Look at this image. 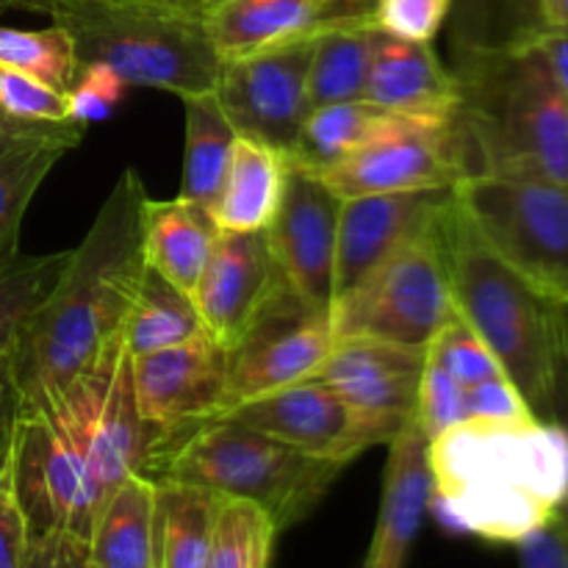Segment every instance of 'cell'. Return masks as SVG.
Returning <instances> with one entry per match:
<instances>
[{
    "label": "cell",
    "mask_w": 568,
    "mask_h": 568,
    "mask_svg": "<svg viewBox=\"0 0 568 568\" xmlns=\"http://www.w3.org/2000/svg\"><path fill=\"white\" fill-rule=\"evenodd\" d=\"M144 192L136 170H122L92 227L67 261L53 288L31 311L9 349L20 408H33L92 369L125 336L144 261Z\"/></svg>",
    "instance_id": "cell-1"
},
{
    "label": "cell",
    "mask_w": 568,
    "mask_h": 568,
    "mask_svg": "<svg viewBox=\"0 0 568 568\" xmlns=\"http://www.w3.org/2000/svg\"><path fill=\"white\" fill-rule=\"evenodd\" d=\"M430 505L453 532L519 544L558 516L568 444L552 422L466 419L427 442Z\"/></svg>",
    "instance_id": "cell-2"
},
{
    "label": "cell",
    "mask_w": 568,
    "mask_h": 568,
    "mask_svg": "<svg viewBox=\"0 0 568 568\" xmlns=\"http://www.w3.org/2000/svg\"><path fill=\"white\" fill-rule=\"evenodd\" d=\"M458 122L469 175L541 178L568 186V103L536 44L466 55Z\"/></svg>",
    "instance_id": "cell-3"
},
{
    "label": "cell",
    "mask_w": 568,
    "mask_h": 568,
    "mask_svg": "<svg viewBox=\"0 0 568 568\" xmlns=\"http://www.w3.org/2000/svg\"><path fill=\"white\" fill-rule=\"evenodd\" d=\"M444 258L455 311L486 342L532 414L549 422L560 305L510 270L483 242L458 203L444 222Z\"/></svg>",
    "instance_id": "cell-4"
},
{
    "label": "cell",
    "mask_w": 568,
    "mask_h": 568,
    "mask_svg": "<svg viewBox=\"0 0 568 568\" xmlns=\"http://www.w3.org/2000/svg\"><path fill=\"white\" fill-rule=\"evenodd\" d=\"M50 17L72 37L78 67L109 64L128 87L178 98L214 92L222 59L200 3L67 0Z\"/></svg>",
    "instance_id": "cell-5"
},
{
    "label": "cell",
    "mask_w": 568,
    "mask_h": 568,
    "mask_svg": "<svg viewBox=\"0 0 568 568\" xmlns=\"http://www.w3.org/2000/svg\"><path fill=\"white\" fill-rule=\"evenodd\" d=\"M342 471L344 466L253 427L214 419L178 442L150 480H181L227 499H247L272 516L277 530H288L322 503Z\"/></svg>",
    "instance_id": "cell-6"
},
{
    "label": "cell",
    "mask_w": 568,
    "mask_h": 568,
    "mask_svg": "<svg viewBox=\"0 0 568 568\" xmlns=\"http://www.w3.org/2000/svg\"><path fill=\"white\" fill-rule=\"evenodd\" d=\"M455 203L510 270L555 305H568L566 183L477 172L455 183Z\"/></svg>",
    "instance_id": "cell-7"
},
{
    "label": "cell",
    "mask_w": 568,
    "mask_h": 568,
    "mask_svg": "<svg viewBox=\"0 0 568 568\" xmlns=\"http://www.w3.org/2000/svg\"><path fill=\"white\" fill-rule=\"evenodd\" d=\"M449 209L425 231L399 244L364 281L333 300L331 325L336 342L381 338L427 349L438 327L455 314L444 258V222Z\"/></svg>",
    "instance_id": "cell-8"
},
{
    "label": "cell",
    "mask_w": 568,
    "mask_h": 568,
    "mask_svg": "<svg viewBox=\"0 0 568 568\" xmlns=\"http://www.w3.org/2000/svg\"><path fill=\"white\" fill-rule=\"evenodd\" d=\"M131 372L136 408L150 438L144 469V477H150L178 442L222 416L227 405V353L203 333L175 347L131 355Z\"/></svg>",
    "instance_id": "cell-9"
},
{
    "label": "cell",
    "mask_w": 568,
    "mask_h": 568,
    "mask_svg": "<svg viewBox=\"0 0 568 568\" xmlns=\"http://www.w3.org/2000/svg\"><path fill=\"white\" fill-rule=\"evenodd\" d=\"M316 175L342 200L361 194L455 189L469 175L458 120L427 122L394 114L369 142Z\"/></svg>",
    "instance_id": "cell-10"
},
{
    "label": "cell",
    "mask_w": 568,
    "mask_h": 568,
    "mask_svg": "<svg viewBox=\"0 0 568 568\" xmlns=\"http://www.w3.org/2000/svg\"><path fill=\"white\" fill-rule=\"evenodd\" d=\"M192 297L205 333L227 358L272 316L303 305L283 281L266 231L216 233Z\"/></svg>",
    "instance_id": "cell-11"
},
{
    "label": "cell",
    "mask_w": 568,
    "mask_h": 568,
    "mask_svg": "<svg viewBox=\"0 0 568 568\" xmlns=\"http://www.w3.org/2000/svg\"><path fill=\"white\" fill-rule=\"evenodd\" d=\"M316 42V39H314ZM314 42L222 61L214 94L236 136L292 155L308 116V67Z\"/></svg>",
    "instance_id": "cell-12"
},
{
    "label": "cell",
    "mask_w": 568,
    "mask_h": 568,
    "mask_svg": "<svg viewBox=\"0 0 568 568\" xmlns=\"http://www.w3.org/2000/svg\"><path fill=\"white\" fill-rule=\"evenodd\" d=\"M338 211L342 197L314 170L288 161L281 209L266 239L283 281L308 311H331Z\"/></svg>",
    "instance_id": "cell-13"
},
{
    "label": "cell",
    "mask_w": 568,
    "mask_h": 568,
    "mask_svg": "<svg viewBox=\"0 0 568 568\" xmlns=\"http://www.w3.org/2000/svg\"><path fill=\"white\" fill-rule=\"evenodd\" d=\"M425 349L381 338H338L316 377L364 422L377 444H392L416 416Z\"/></svg>",
    "instance_id": "cell-14"
},
{
    "label": "cell",
    "mask_w": 568,
    "mask_h": 568,
    "mask_svg": "<svg viewBox=\"0 0 568 568\" xmlns=\"http://www.w3.org/2000/svg\"><path fill=\"white\" fill-rule=\"evenodd\" d=\"M220 419L253 427L288 447L333 460L344 469L366 449L377 447V438L372 436L369 427L322 377L244 399V403L231 405Z\"/></svg>",
    "instance_id": "cell-15"
},
{
    "label": "cell",
    "mask_w": 568,
    "mask_h": 568,
    "mask_svg": "<svg viewBox=\"0 0 568 568\" xmlns=\"http://www.w3.org/2000/svg\"><path fill=\"white\" fill-rule=\"evenodd\" d=\"M375 0H222L205 11L222 61L314 42L336 28L372 20Z\"/></svg>",
    "instance_id": "cell-16"
},
{
    "label": "cell",
    "mask_w": 568,
    "mask_h": 568,
    "mask_svg": "<svg viewBox=\"0 0 568 568\" xmlns=\"http://www.w3.org/2000/svg\"><path fill=\"white\" fill-rule=\"evenodd\" d=\"M331 311H308L305 305L283 311L258 327L242 349L227 358V405L281 392L311 381L333 353ZM222 410V414H225Z\"/></svg>",
    "instance_id": "cell-17"
},
{
    "label": "cell",
    "mask_w": 568,
    "mask_h": 568,
    "mask_svg": "<svg viewBox=\"0 0 568 568\" xmlns=\"http://www.w3.org/2000/svg\"><path fill=\"white\" fill-rule=\"evenodd\" d=\"M453 200L455 189L361 194L342 200L333 300L364 281L399 244L433 225L453 205Z\"/></svg>",
    "instance_id": "cell-18"
},
{
    "label": "cell",
    "mask_w": 568,
    "mask_h": 568,
    "mask_svg": "<svg viewBox=\"0 0 568 568\" xmlns=\"http://www.w3.org/2000/svg\"><path fill=\"white\" fill-rule=\"evenodd\" d=\"M364 100L408 120H458L460 81L430 42H410L381 33L372 59Z\"/></svg>",
    "instance_id": "cell-19"
},
{
    "label": "cell",
    "mask_w": 568,
    "mask_h": 568,
    "mask_svg": "<svg viewBox=\"0 0 568 568\" xmlns=\"http://www.w3.org/2000/svg\"><path fill=\"white\" fill-rule=\"evenodd\" d=\"M430 505L427 438L416 419L388 444L381 514L364 568H405Z\"/></svg>",
    "instance_id": "cell-20"
},
{
    "label": "cell",
    "mask_w": 568,
    "mask_h": 568,
    "mask_svg": "<svg viewBox=\"0 0 568 568\" xmlns=\"http://www.w3.org/2000/svg\"><path fill=\"white\" fill-rule=\"evenodd\" d=\"M78 122H33L0 133V272L17 261L22 216L55 164L83 142Z\"/></svg>",
    "instance_id": "cell-21"
},
{
    "label": "cell",
    "mask_w": 568,
    "mask_h": 568,
    "mask_svg": "<svg viewBox=\"0 0 568 568\" xmlns=\"http://www.w3.org/2000/svg\"><path fill=\"white\" fill-rule=\"evenodd\" d=\"M209 209L183 197L144 203V261L186 294H194L216 242Z\"/></svg>",
    "instance_id": "cell-22"
},
{
    "label": "cell",
    "mask_w": 568,
    "mask_h": 568,
    "mask_svg": "<svg viewBox=\"0 0 568 568\" xmlns=\"http://www.w3.org/2000/svg\"><path fill=\"white\" fill-rule=\"evenodd\" d=\"M288 159L270 144L236 136L220 197L211 205L220 231H270L286 189Z\"/></svg>",
    "instance_id": "cell-23"
},
{
    "label": "cell",
    "mask_w": 568,
    "mask_h": 568,
    "mask_svg": "<svg viewBox=\"0 0 568 568\" xmlns=\"http://www.w3.org/2000/svg\"><path fill=\"white\" fill-rule=\"evenodd\" d=\"M225 497L181 480H155L153 568H205L216 516Z\"/></svg>",
    "instance_id": "cell-24"
},
{
    "label": "cell",
    "mask_w": 568,
    "mask_h": 568,
    "mask_svg": "<svg viewBox=\"0 0 568 568\" xmlns=\"http://www.w3.org/2000/svg\"><path fill=\"white\" fill-rule=\"evenodd\" d=\"M153 488L144 475H131L100 510L89 538L94 568H153Z\"/></svg>",
    "instance_id": "cell-25"
},
{
    "label": "cell",
    "mask_w": 568,
    "mask_h": 568,
    "mask_svg": "<svg viewBox=\"0 0 568 568\" xmlns=\"http://www.w3.org/2000/svg\"><path fill=\"white\" fill-rule=\"evenodd\" d=\"M181 100L186 114V142H183V181L178 197L211 211L225 183L236 131L214 92L189 94Z\"/></svg>",
    "instance_id": "cell-26"
},
{
    "label": "cell",
    "mask_w": 568,
    "mask_h": 568,
    "mask_svg": "<svg viewBox=\"0 0 568 568\" xmlns=\"http://www.w3.org/2000/svg\"><path fill=\"white\" fill-rule=\"evenodd\" d=\"M447 26L453 64L466 55L519 48L549 28L541 0H453Z\"/></svg>",
    "instance_id": "cell-27"
},
{
    "label": "cell",
    "mask_w": 568,
    "mask_h": 568,
    "mask_svg": "<svg viewBox=\"0 0 568 568\" xmlns=\"http://www.w3.org/2000/svg\"><path fill=\"white\" fill-rule=\"evenodd\" d=\"M381 28L375 22L336 28L314 42L308 67V105H331L364 98Z\"/></svg>",
    "instance_id": "cell-28"
},
{
    "label": "cell",
    "mask_w": 568,
    "mask_h": 568,
    "mask_svg": "<svg viewBox=\"0 0 568 568\" xmlns=\"http://www.w3.org/2000/svg\"><path fill=\"white\" fill-rule=\"evenodd\" d=\"M203 333L205 327L192 294H186L148 266L125 322L128 353H155V349L175 347L189 338L203 336Z\"/></svg>",
    "instance_id": "cell-29"
},
{
    "label": "cell",
    "mask_w": 568,
    "mask_h": 568,
    "mask_svg": "<svg viewBox=\"0 0 568 568\" xmlns=\"http://www.w3.org/2000/svg\"><path fill=\"white\" fill-rule=\"evenodd\" d=\"M392 116L394 114L381 111L364 98L316 105L305 116L288 161L314 172L327 170L336 161H342L344 155L353 153L355 148L369 142Z\"/></svg>",
    "instance_id": "cell-30"
},
{
    "label": "cell",
    "mask_w": 568,
    "mask_h": 568,
    "mask_svg": "<svg viewBox=\"0 0 568 568\" xmlns=\"http://www.w3.org/2000/svg\"><path fill=\"white\" fill-rule=\"evenodd\" d=\"M0 67L26 72L59 92H70L78 78L75 44L55 22L39 31L0 26Z\"/></svg>",
    "instance_id": "cell-31"
},
{
    "label": "cell",
    "mask_w": 568,
    "mask_h": 568,
    "mask_svg": "<svg viewBox=\"0 0 568 568\" xmlns=\"http://www.w3.org/2000/svg\"><path fill=\"white\" fill-rule=\"evenodd\" d=\"M277 527L247 499H227L216 516L205 568H270Z\"/></svg>",
    "instance_id": "cell-32"
},
{
    "label": "cell",
    "mask_w": 568,
    "mask_h": 568,
    "mask_svg": "<svg viewBox=\"0 0 568 568\" xmlns=\"http://www.w3.org/2000/svg\"><path fill=\"white\" fill-rule=\"evenodd\" d=\"M67 253L42 255V258H20L0 272V355H6L20 333L22 322L31 316L53 288Z\"/></svg>",
    "instance_id": "cell-33"
},
{
    "label": "cell",
    "mask_w": 568,
    "mask_h": 568,
    "mask_svg": "<svg viewBox=\"0 0 568 568\" xmlns=\"http://www.w3.org/2000/svg\"><path fill=\"white\" fill-rule=\"evenodd\" d=\"M425 355L427 361L442 366L444 372H449L466 388L480 381H488V377L505 375L499 361L486 347V342L477 336L475 327L458 311L438 327V333L427 344Z\"/></svg>",
    "instance_id": "cell-34"
},
{
    "label": "cell",
    "mask_w": 568,
    "mask_h": 568,
    "mask_svg": "<svg viewBox=\"0 0 568 568\" xmlns=\"http://www.w3.org/2000/svg\"><path fill=\"white\" fill-rule=\"evenodd\" d=\"M414 419L427 442H433V438H438L442 433H447L449 427L469 419V408H466V386L455 381V377L449 375V372H444L438 364L427 361V355H425V369H422L419 399H416Z\"/></svg>",
    "instance_id": "cell-35"
},
{
    "label": "cell",
    "mask_w": 568,
    "mask_h": 568,
    "mask_svg": "<svg viewBox=\"0 0 568 568\" xmlns=\"http://www.w3.org/2000/svg\"><path fill=\"white\" fill-rule=\"evenodd\" d=\"M125 89L128 83L109 64H98V61L81 64L75 83L67 92V114L83 128L92 122H105L114 116L116 105L125 98Z\"/></svg>",
    "instance_id": "cell-36"
},
{
    "label": "cell",
    "mask_w": 568,
    "mask_h": 568,
    "mask_svg": "<svg viewBox=\"0 0 568 568\" xmlns=\"http://www.w3.org/2000/svg\"><path fill=\"white\" fill-rule=\"evenodd\" d=\"M0 105L20 122H67V92L0 67Z\"/></svg>",
    "instance_id": "cell-37"
},
{
    "label": "cell",
    "mask_w": 568,
    "mask_h": 568,
    "mask_svg": "<svg viewBox=\"0 0 568 568\" xmlns=\"http://www.w3.org/2000/svg\"><path fill=\"white\" fill-rule=\"evenodd\" d=\"M453 0H375L372 20L383 33L410 42H430L447 26Z\"/></svg>",
    "instance_id": "cell-38"
},
{
    "label": "cell",
    "mask_w": 568,
    "mask_h": 568,
    "mask_svg": "<svg viewBox=\"0 0 568 568\" xmlns=\"http://www.w3.org/2000/svg\"><path fill=\"white\" fill-rule=\"evenodd\" d=\"M469 419L483 422H532L538 419L508 375L488 377L466 388Z\"/></svg>",
    "instance_id": "cell-39"
},
{
    "label": "cell",
    "mask_w": 568,
    "mask_h": 568,
    "mask_svg": "<svg viewBox=\"0 0 568 568\" xmlns=\"http://www.w3.org/2000/svg\"><path fill=\"white\" fill-rule=\"evenodd\" d=\"M89 541L70 532H48V536L26 538L22 568H89Z\"/></svg>",
    "instance_id": "cell-40"
},
{
    "label": "cell",
    "mask_w": 568,
    "mask_h": 568,
    "mask_svg": "<svg viewBox=\"0 0 568 568\" xmlns=\"http://www.w3.org/2000/svg\"><path fill=\"white\" fill-rule=\"evenodd\" d=\"M549 422L564 430L568 444V305H560L558 308V331H555V383ZM558 521L568 536V488L564 503H560Z\"/></svg>",
    "instance_id": "cell-41"
},
{
    "label": "cell",
    "mask_w": 568,
    "mask_h": 568,
    "mask_svg": "<svg viewBox=\"0 0 568 568\" xmlns=\"http://www.w3.org/2000/svg\"><path fill=\"white\" fill-rule=\"evenodd\" d=\"M516 547H519V568H568V536L558 516Z\"/></svg>",
    "instance_id": "cell-42"
},
{
    "label": "cell",
    "mask_w": 568,
    "mask_h": 568,
    "mask_svg": "<svg viewBox=\"0 0 568 568\" xmlns=\"http://www.w3.org/2000/svg\"><path fill=\"white\" fill-rule=\"evenodd\" d=\"M26 538V521L11 494L9 475H3L0 480V568H22Z\"/></svg>",
    "instance_id": "cell-43"
},
{
    "label": "cell",
    "mask_w": 568,
    "mask_h": 568,
    "mask_svg": "<svg viewBox=\"0 0 568 568\" xmlns=\"http://www.w3.org/2000/svg\"><path fill=\"white\" fill-rule=\"evenodd\" d=\"M530 42L544 55L560 94H564V100L568 103V31L566 28H544Z\"/></svg>",
    "instance_id": "cell-44"
},
{
    "label": "cell",
    "mask_w": 568,
    "mask_h": 568,
    "mask_svg": "<svg viewBox=\"0 0 568 568\" xmlns=\"http://www.w3.org/2000/svg\"><path fill=\"white\" fill-rule=\"evenodd\" d=\"M17 410H20V397H17L14 377H11L9 353H6L0 355V433L9 430Z\"/></svg>",
    "instance_id": "cell-45"
},
{
    "label": "cell",
    "mask_w": 568,
    "mask_h": 568,
    "mask_svg": "<svg viewBox=\"0 0 568 568\" xmlns=\"http://www.w3.org/2000/svg\"><path fill=\"white\" fill-rule=\"evenodd\" d=\"M61 3H67V0H0V11L22 9V11H42V14L50 17V11Z\"/></svg>",
    "instance_id": "cell-46"
},
{
    "label": "cell",
    "mask_w": 568,
    "mask_h": 568,
    "mask_svg": "<svg viewBox=\"0 0 568 568\" xmlns=\"http://www.w3.org/2000/svg\"><path fill=\"white\" fill-rule=\"evenodd\" d=\"M560 6H564V0H541L544 20H547L549 28L560 26Z\"/></svg>",
    "instance_id": "cell-47"
},
{
    "label": "cell",
    "mask_w": 568,
    "mask_h": 568,
    "mask_svg": "<svg viewBox=\"0 0 568 568\" xmlns=\"http://www.w3.org/2000/svg\"><path fill=\"white\" fill-rule=\"evenodd\" d=\"M28 125H33V122H20V120H14V116L6 114V109H3V105H0V133H6V131H20V128H28Z\"/></svg>",
    "instance_id": "cell-48"
},
{
    "label": "cell",
    "mask_w": 568,
    "mask_h": 568,
    "mask_svg": "<svg viewBox=\"0 0 568 568\" xmlns=\"http://www.w3.org/2000/svg\"><path fill=\"white\" fill-rule=\"evenodd\" d=\"M9 438H11V427L0 433V480H3L6 466H9Z\"/></svg>",
    "instance_id": "cell-49"
},
{
    "label": "cell",
    "mask_w": 568,
    "mask_h": 568,
    "mask_svg": "<svg viewBox=\"0 0 568 568\" xmlns=\"http://www.w3.org/2000/svg\"><path fill=\"white\" fill-rule=\"evenodd\" d=\"M558 28H566L568 31V0H564V6H560V26Z\"/></svg>",
    "instance_id": "cell-50"
},
{
    "label": "cell",
    "mask_w": 568,
    "mask_h": 568,
    "mask_svg": "<svg viewBox=\"0 0 568 568\" xmlns=\"http://www.w3.org/2000/svg\"><path fill=\"white\" fill-rule=\"evenodd\" d=\"M197 3H200V6H203V9H205V11H209V9H211V6L222 3V0H197Z\"/></svg>",
    "instance_id": "cell-51"
},
{
    "label": "cell",
    "mask_w": 568,
    "mask_h": 568,
    "mask_svg": "<svg viewBox=\"0 0 568 568\" xmlns=\"http://www.w3.org/2000/svg\"><path fill=\"white\" fill-rule=\"evenodd\" d=\"M170 3H197V0H170Z\"/></svg>",
    "instance_id": "cell-52"
},
{
    "label": "cell",
    "mask_w": 568,
    "mask_h": 568,
    "mask_svg": "<svg viewBox=\"0 0 568 568\" xmlns=\"http://www.w3.org/2000/svg\"><path fill=\"white\" fill-rule=\"evenodd\" d=\"M89 568H94V566H89Z\"/></svg>",
    "instance_id": "cell-53"
}]
</instances>
